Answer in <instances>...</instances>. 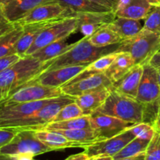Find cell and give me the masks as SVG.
Here are the masks:
<instances>
[{"label": "cell", "instance_id": "cell-1", "mask_svg": "<svg viewBox=\"0 0 160 160\" xmlns=\"http://www.w3.org/2000/svg\"><path fill=\"white\" fill-rule=\"evenodd\" d=\"M89 37H84L64 54L42 64V72L70 66L89 65L101 56L117 52L120 44L105 47H96L89 42Z\"/></svg>", "mask_w": 160, "mask_h": 160}, {"label": "cell", "instance_id": "cell-2", "mask_svg": "<svg viewBox=\"0 0 160 160\" xmlns=\"http://www.w3.org/2000/svg\"><path fill=\"white\" fill-rule=\"evenodd\" d=\"M42 63L33 56L22 57L0 73V102L42 72Z\"/></svg>", "mask_w": 160, "mask_h": 160}, {"label": "cell", "instance_id": "cell-3", "mask_svg": "<svg viewBox=\"0 0 160 160\" xmlns=\"http://www.w3.org/2000/svg\"><path fill=\"white\" fill-rule=\"evenodd\" d=\"M146 105L136 98H130L111 90L104 104L98 109L106 115L133 123H143Z\"/></svg>", "mask_w": 160, "mask_h": 160}, {"label": "cell", "instance_id": "cell-4", "mask_svg": "<svg viewBox=\"0 0 160 160\" xmlns=\"http://www.w3.org/2000/svg\"><path fill=\"white\" fill-rule=\"evenodd\" d=\"M160 51V34L142 29L131 38L120 44L117 52H126L131 54L135 65L145 66Z\"/></svg>", "mask_w": 160, "mask_h": 160}, {"label": "cell", "instance_id": "cell-5", "mask_svg": "<svg viewBox=\"0 0 160 160\" xmlns=\"http://www.w3.org/2000/svg\"><path fill=\"white\" fill-rule=\"evenodd\" d=\"M18 130V132L12 141L0 148L1 154L34 158L38 155L52 151L36 137L34 130Z\"/></svg>", "mask_w": 160, "mask_h": 160}, {"label": "cell", "instance_id": "cell-6", "mask_svg": "<svg viewBox=\"0 0 160 160\" xmlns=\"http://www.w3.org/2000/svg\"><path fill=\"white\" fill-rule=\"evenodd\" d=\"M78 20L75 17H69L60 19L45 28L37 38L25 56H31L40 48L53 42L66 40L70 34L77 32Z\"/></svg>", "mask_w": 160, "mask_h": 160}, {"label": "cell", "instance_id": "cell-7", "mask_svg": "<svg viewBox=\"0 0 160 160\" xmlns=\"http://www.w3.org/2000/svg\"><path fill=\"white\" fill-rule=\"evenodd\" d=\"M73 101L74 98L65 95L55 98L53 101L45 105L34 114L16 122L11 128L31 129L34 131L41 129L42 127L52 122L53 118L64 106Z\"/></svg>", "mask_w": 160, "mask_h": 160}, {"label": "cell", "instance_id": "cell-8", "mask_svg": "<svg viewBox=\"0 0 160 160\" xmlns=\"http://www.w3.org/2000/svg\"><path fill=\"white\" fill-rule=\"evenodd\" d=\"M112 83L105 73H85L79 75L60 87L62 94L72 98L88 93L101 88H111Z\"/></svg>", "mask_w": 160, "mask_h": 160}, {"label": "cell", "instance_id": "cell-9", "mask_svg": "<svg viewBox=\"0 0 160 160\" xmlns=\"http://www.w3.org/2000/svg\"><path fill=\"white\" fill-rule=\"evenodd\" d=\"M54 98L19 103L0 102V128H11L16 122L34 114Z\"/></svg>", "mask_w": 160, "mask_h": 160}, {"label": "cell", "instance_id": "cell-10", "mask_svg": "<svg viewBox=\"0 0 160 160\" xmlns=\"http://www.w3.org/2000/svg\"><path fill=\"white\" fill-rule=\"evenodd\" d=\"M64 95L60 88L48 87L40 84H26L12 92L1 102L19 103L40 101Z\"/></svg>", "mask_w": 160, "mask_h": 160}, {"label": "cell", "instance_id": "cell-11", "mask_svg": "<svg viewBox=\"0 0 160 160\" xmlns=\"http://www.w3.org/2000/svg\"><path fill=\"white\" fill-rule=\"evenodd\" d=\"M91 125L101 140L111 138L128 130L131 129L136 123L123 121L117 117L106 115L98 110L90 115Z\"/></svg>", "mask_w": 160, "mask_h": 160}, {"label": "cell", "instance_id": "cell-12", "mask_svg": "<svg viewBox=\"0 0 160 160\" xmlns=\"http://www.w3.org/2000/svg\"><path fill=\"white\" fill-rule=\"evenodd\" d=\"M88 65L70 66L43 72L27 84H40L48 87L60 88L84 71Z\"/></svg>", "mask_w": 160, "mask_h": 160}, {"label": "cell", "instance_id": "cell-13", "mask_svg": "<svg viewBox=\"0 0 160 160\" xmlns=\"http://www.w3.org/2000/svg\"><path fill=\"white\" fill-rule=\"evenodd\" d=\"M160 96V84L157 69L149 63L143 66L136 99L145 105L155 102Z\"/></svg>", "mask_w": 160, "mask_h": 160}, {"label": "cell", "instance_id": "cell-14", "mask_svg": "<svg viewBox=\"0 0 160 160\" xmlns=\"http://www.w3.org/2000/svg\"><path fill=\"white\" fill-rule=\"evenodd\" d=\"M135 138L129 129L115 137L92 144L84 149L89 157L97 156H109L113 157Z\"/></svg>", "mask_w": 160, "mask_h": 160}, {"label": "cell", "instance_id": "cell-15", "mask_svg": "<svg viewBox=\"0 0 160 160\" xmlns=\"http://www.w3.org/2000/svg\"><path fill=\"white\" fill-rule=\"evenodd\" d=\"M69 17H75L78 20V30L84 37H90L103 25L111 23L117 17L113 11L107 12H73Z\"/></svg>", "mask_w": 160, "mask_h": 160}, {"label": "cell", "instance_id": "cell-16", "mask_svg": "<svg viewBox=\"0 0 160 160\" xmlns=\"http://www.w3.org/2000/svg\"><path fill=\"white\" fill-rule=\"evenodd\" d=\"M72 11L61 6L59 3H47L38 6L34 9L27 14L24 17L17 22L21 25L29 24L33 23L48 21L54 19H61L69 17Z\"/></svg>", "mask_w": 160, "mask_h": 160}, {"label": "cell", "instance_id": "cell-17", "mask_svg": "<svg viewBox=\"0 0 160 160\" xmlns=\"http://www.w3.org/2000/svg\"><path fill=\"white\" fill-rule=\"evenodd\" d=\"M54 2L57 0H12L3 4V10L8 21L17 23L38 6Z\"/></svg>", "mask_w": 160, "mask_h": 160}, {"label": "cell", "instance_id": "cell-18", "mask_svg": "<svg viewBox=\"0 0 160 160\" xmlns=\"http://www.w3.org/2000/svg\"><path fill=\"white\" fill-rule=\"evenodd\" d=\"M142 72L143 66L135 65L123 78L112 84L111 90L115 91L125 96L136 98Z\"/></svg>", "mask_w": 160, "mask_h": 160}, {"label": "cell", "instance_id": "cell-19", "mask_svg": "<svg viewBox=\"0 0 160 160\" xmlns=\"http://www.w3.org/2000/svg\"><path fill=\"white\" fill-rule=\"evenodd\" d=\"M62 19V18H61ZM60 19H54L48 21L33 23L25 24L23 26V32L21 37L16 45V54L19 55L20 57H24L27 51L29 49L34 41L37 39L39 34L45 29Z\"/></svg>", "mask_w": 160, "mask_h": 160}, {"label": "cell", "instance_id": "cell-20", "mask_svg": "<svg viewBox=\"0 0 160 160\" xmlns=\"http://www.w3.org/2000/svg\"><path fill=\"white\" fill-rule=\"evenodd\" d=\"M111 92V88H101L74 98V102L83 111L84 115H91L98 110L103 104Z\"/></svg>", "mask_w": 160, "mask_h": 160}, {"label": "cell", "instance_id": "cell-21", "mask_svg": "<svg viewBox=\"0 0 160 160\" xmlns=\"http://www.w3.org/2000/svg\"><path fill=\"white\" fill-rule=\"evenodd\" d=\"M152 6L147 0H120L116 16L137 20H145Z\"/></svg>", "mask_w": 160, "mask_h": 160}, {"label": "cell", "instance_id": "cell-22", "mask_svg": "<svg viewBox=\"0 0 160 160\" xmlns=\"http://www.w3.org/2000/svg\"><path fill=\"white\" fill-rule=\"evenodd\" d=\"M35 135L44 145L51 148L52 151L65 149L68 148H82L83 145L72 142L56 131L47 130H36Z\"/></svg>", "mask_w": 160, "mask_h": 160}, {"label": "cell", "instance_id": "cell-23", "mask_svg": "<svg viewBox=\"0 0 160 160\" xmlns=\"http://www.w3.org/2000/svg\"><path fill=\"white\" fill-rule=\"evenodd\" d=\"M134 66L135 63L131 54L126 52H119L115 60L105 72V74L113 84L123 78Z\"/></svg>", "mask_w": 160, "mask_h": 160}, {"label": "cell", "instance_id": "cell-24", "mask_svg": "<svg viewBox=\"0 0 160 160\" xmlns=\"http://www.w3.org/2000/svg\"><path fill=\"white\" fill-rule=\"evenodd\" d=\"M108 27L117 33L123 41L131 38L142 29L140 20L119 17L108 23Z\"/></svg>", "mask_w": 160, "mask_h": 160}, {"label": "cell", "instance_id": "cell-25", "mask_svg": "<svg viewBox=\"0 0 160 160\" xmlns=\"http://www.w3.org/2000/svg\"><path fill=\"white\" fill-rule=\"evenodd\" d=\"M74 43L68 44L66 42V40H61L59 42H53L48 45H45L43 48H40L35 52L33 53L31 56L37 59L40 61L42 64L52 60V59L57 58L58 56L64 54L66 52L70 50L73 45Z\"/></svg>", "mask_w": 160, "mask_h": 160}, {"label": "cell", "instance_id": "cell-26", "mask_svg": "<svg viewBox=\"0 0 160 160\" xmlns=\"http://www.w3.org/2000/svg\"><path fill=\"white\" fill-rule=\"evenodd\" d=\"M56 131L72 142L81 144L83 145V148L94 143L102 141L98 137L96 131L92 128L78 130H59V131Z\"/></svg>", "mask_w": 160, "mask_h": 160}, {"label": "cell", "instance_id": "cell-27", "mask_svg": "<svg viewBox=\"0 0 160 160\" xmlns=\"http://www.w3.org/2000/svg\"><path fill=\"white\" fill-rule=\"evenodd\" d=\"M23 32V26L17 23L11 31L0 36V57L16 54V45Z\"/></svg>", "mask_w": 160, "mask_h": 160}, {"label": "cell", "instance_id": "cell-28", "mask_svg": "<svg viewBox=\"0 0 160 160\" xmlns=\"http://www.w3.org/2000/svg\"><path fill=\"white\" fill-rule=\"evenodd\" d=\"M57 2L73 12H107L112 11L89 0H57Z\"/></svg>", "mask_w": 160, "mask_h": 160}, {"label": "cell", "instance_id": "cell-29", "mask_svg": "<svg viewBox=\"0 0 160 160\" xmlns=\"http://www.w3.org/2000/svg\"><path fill=\"white\" fill-rule=\"evenodd\" d=\"M89 42L96 47H105L117 45L123 42V39L116 32L105 24L88 38Z\"/></svg>", "mask_w": 160, "mask_h": 160}, {"label": "cell", "instance_id": "cell-30", "mask_svg": "<svg viewBox=\"0 0 160 160\" xmlns=\"http://www.w3.org/2000/svg\"><path fill=\"white\" fill-rule=\"evenodd\" d=\"M88 128H92L90 115H84L78 118L64 120V121L52 122L42 127L39 130L59 131V130H78L88 129Z\"/></svg>", "mask_w": 160, "mask_h": 160}, {"label": "cell", "instance_id": "cell-31", "mask_svg": "<svg viewBox=\"0 0 160 160\" xmlns=\"http://www.w3.org/2000/svg\"><path fill=\"white\" fill-rule=\"evenodd\" d=\"M150 141L136 137L113 156L114 160H121L145 153Z\"/></svg>", "mask_w": 160, "mask_h": 160}, {"label": "cell", "instance_id": "cell-32", "mask_svg": "<svg viewBox=\"0 0 160 160\" xmlns=\"http://www.w3.org/2000/svg\"><path fill=\"white\" fill-rule=\"evenodd\" d=\"M119 52H114L101 56L96 60L92 62V63L88 65L84 72L85 73H105L106 70L110 67L112 62L115 60Z\"/></svg>", "mask_w": 160, "mask_h": 160}, {"label": "cell", "instance_id": "cell-33", "mask_svg": "<svg viewBox=\"0 0 160 160\" xmlns=\"http://www.w3.org/2000/svg\"><path fill=\"white\" fill-rule=\"evenodd\" d=\"M82 116H84V112L81 110V108L78 106V104L73 101L64 106L59 111V112L56 114V117L52 120V122H59L72 120V119L81 117ZM52 122H50V123H52Z\"/></svg>", "mask_w": 160, "mask_h": 160}, {"label": "cell", "instance_id": "cell-34", "mask_svg": "<svg viewBox=\"0 0 160 160\" xmlns=\"http://www.w3.org/2000/svg\"><path fill=\"white\" fill-rule=\"evenodd\" d=\"M142 29L160 34V6H152L145 17Z\"/></svg>", "mask_w": 160, "mask_h": 160}, {"label": "cell", "instance_id": "cell-35", "mask_svg": "<svg viewBox=\"0 0 160 160\" xmlns=\"http://www.w3.org/2000/svg\"><path fill=\"white\" fill-rule=\"evenodd\" d=\"M145 160H160V132L155 131L145 152Z\"/></svg>", "mask_w": 160, "mask_h": 160}, {"label": "cell", "instance_id": "cell-36", "mask_svg": "<svg viewBox=\"0 0 160 160\" xmlns=\"http://www.w3.org/2000/svg\"><path fill=\"white\" fill-rule=\"evenodd\" d=\"M135 137L151 140L155 134V130L152 125L147 123H140L134 125L130 129Z\"/></svg>", "mask_w": 160, "mask_h": 160}, {"label": "cell", "instance_id": "cell-37", "mask_svg": "<svg viewBox=\"0 0 160 160\" xmlns=\"http://www.w3.org/2000/svg\"><path fill=\"white\" fill-rule=\"evenodd\" d=\"M18 131L15 128H0V148L9 144Z\"/></svg>", "mask_w": 160, "mask_h": 160}, {"label": "cell", "instance_id": "cell-38", "mask_svg": "<svg viewBox=\"0 0 160 160\" xmlns=\"http://www.w3.org/2000/svg\"><path fill=\"white\" fill-rule=\"evenodd\" d=\"M21 58L17 54H12L0 57V73L18 62Z\"/></svg>", "mask_w": 160, "mask_h": 160}, {"label": "cell", "instance_id": "cell-39", "mask_svg": "<svg viewBox=\"0 0 160 160\" xmlns=\"http://www.w3.org/2000/svg\"><path fill=\"white\" fill-rule=\"evenodd\" d=\"M89 1L100 5V6H105L115 12L118 9L119 4H120V0H89Z\"/></svg>", "mask_w": 160, "mask_h": 160}, {"label": "cell", "instance_id": "cell-40", "mask_svg": "<svg viewBox=\"0 0 160 160\" xmlns=\"http://www.w3.org/2000/svg\"><path fill=\"white\" fill-rule=\"evenodd\" d=\"M16 26H17V23H12V22H9L8 20H5V21L0 23V36L12 30Z\"/></svg>", "mask_w": 160, "mask_h": 160}, {"label": "cell", "instance_id": "cell-41", "mask_svg": "<svg viewBox=\"0 0 160 160\" xmlns=\"http://www.w3.org/2000/svg\"><path fill=\"white\" fill-rule=\"evenodd\" d=\"M0 160H34L33 158L20 156H9V155L1 154L0 153Z\"/></svg>", "mask_w": 160, "mask_h": 160}, {"label": "cell", "instance_id": "cell-42", "mask_svg": "<svg viewBox=\"0 0 160 160\" xmlns=\"http://www.w3.org/2000/svg\"><path fill=\"white\" fill-rule=\"evenodd\" d=\"M65 160H89V156L86 154L85 152L78 153V154L72 155L67 157Z\"/></svg>", "mask_w": 160, "mask_h": 160}, {"label": "cell", "instance_id": "cell-43", "mask_svg": "<svg viewBox=\"0 0 160 160\" xmlns=\"http://www.w3.org/2000/svg\"><path fill=\"white\" fill-rule=\"evenodd\" d=\"M149 64L156 69L160 68V51L158 52L150 60Z\"/></svg>", "mask_w": 160, "mask_h": 160}, {"label": "cell", "instance_id": "cell-44", "mask_svg": "<svg viewBox=\"0 0 160 160\" xmlns=\"http://www.w3.org/2000/svg\"><path fill=\"white\" fill-rule=\"evenodd\" d=\"M152 126L154 128L155 131H158V132H160V108L158 110L157 114H156V117L155 118L154 122L152 123Z\"/></svg>", "mask_w": 160, "mask_h": 160}, {"label": "cell", "instance_id": "cell-45", "mask_svg": "<svg viewBox=\"0 0 160 160\" xmlns=\"http://www.w3.org/2000/svg\"><path fill=\"white\" fill-rule=\"evenodd\" d=\"M89 160H114L112 156H97L89 157Z\"/></svg>", "mask_w": 160, "mask_h": 160}, {"label": "cell", "instance_id": "cell-46", "mask_svg": "<svg viewBox=\"0 0 160 160\" xmlns=\"http://www.w3.org/2000/svg\"><path fill=\"white\" fill-rule=\"evenodd\" d=\"M121 160H145V152L138 155V156H134V157L127 158V159H123Z\"/></svg>", "mask_w": 160, "mask_h": 160}, {"label": "cell", "instance_id": "cell-47", "mask_svg": "<svg viewBox=\"0 0 160 160\" xmlns=\"http://www.w3.org/2000/svg\"><path fill=\"white\" fill-rule=\"evenodd\" d=\"M5 20H7L5 17V14H4V10H3V4H2L0 2V23L2 22L5 21Z\"/></svg>", "mask_w": 160, "mask_h": 160}, {"label": "cell", "instance_id": "cell-48", "mask_svg": "<svg viewBox=\"0 0 160 160\" xmlns=\"http://www.w3.org/2000/svg\"><path fill=\"white\" fill-rule=\"evenodd\" d=\"M152 6H160V0H147Z\"/></svg>", "mask_w": 160, "mask_h": 160}, {"label": "cell", "instance_id": "cell-49", "mask_svg": "<svg viewBox=\"0 0 160 160\" xmlns=\"http://www.w3.org/2000/svg\"><path fill=\"white\" fill-rule=\"evenodd\" d=\"M12 1V0H0V2L2 3V4H6V3Z\"/></svg>", "mask_w": 160, "mask_h": 160}, {"label": "cell", "instance_id": "cell-50", "mask_svg": "<svg viewBox=\"0 0 160 160\" xmlns=\"http://www.w3.org/2000/svg\"><path fill=\"white\" fill-rule=\"evenodd\" d=\"M157 72H158V78H159V81L160 84V68L157 69Z\"/></svg>", "mask_w": 160, "mask_h": 160}]
</instances>
